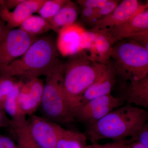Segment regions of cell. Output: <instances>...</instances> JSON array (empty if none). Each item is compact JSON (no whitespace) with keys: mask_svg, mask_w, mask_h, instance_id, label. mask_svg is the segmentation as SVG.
Masks as SVG:
<instances>
[{"mask_svg":"<svg viewBox=\"0 0 148 148\" xmlns=\"http://www.w3.org/2000/svg\"><path fill=\"white\" fill-rule=\"evenodd\" d=\"M148 120V111L126 103L98 121L86 125L85 134L92 144L106 139L120 141L135 137Z\"/></svg>","mask_w":148,"mask_h":148,"instance_id":"obj_1","label":"cell"},{"mask_svg":"<svg viewBox=\"0 0 148 148\" xmlns=\"http://www.w3.org/2000/svg\"><path fill=\"white\" fill-rule=\"evenodd\" d=\"M108 64L95 61L84 50L71 56L64 64V92L74 116L84 93L103 75Z\"/></svg>","mask_w":148,"mask_h":148,"instance_id":"obj_2","label":"cell"},{"mask_svg":"<svg viewBox=\"0 0 148 148\" xmlns=\"http://www.w3.org/2000/svg\"><path fill=\"white\" fill-rule=\"evenodd\" d=\"M54 39L51 36L42 37L36 41L20 58L7 66L2 74L29 79L46 76L59 59Z\"/></svg>","mask_w":148,"mask_h":148,"instance_id":"obj_3","label":"cell"},{"mask_svg":"<svg viewBox=\"0 0 148 148\" xmlns=\"http://www.w3.org/2000/svg\"><path fill=\"white\" fill-rule=\"evenodd\" d=\"M64 66L63 62L58 59L46 76L40 105L46 118L58 124H66L75 121L64 93Z\"/></svg>","mask_w":148,"mask_h":148,"instance_id":"obj_4","label":"cell"},{"mask_svg":"<svg viewBox=\"0 0 148 148\" xmlns=\"http://www.w3.org/2000/svg\"><path fill=\"white\" fill-rule=\"evenodd\" d=\"M111 58L116 77L124 84L137 82L148 75V52L131 40L114 45Z\"/></svg>","mask_w":148,"mask_h":148,"instance_id":"obj_5","label":"cell"},{"mask_svg":"<svg viewBox=\"0 0 148 148\" xmlns=\"http://www.w3.org/2000/svg\"><path fill=\"white\" fill-rule=\"evenodd\" d=\"M18 29L5 31L0 36V75L7 66L20 57L38 39Z\"/></svg>","mask_w":148,"mask_h":148,"instance_id":"obj_6","label":"cell"},{"mask_svg":"<svg viewBox=\"0 0 148 148\" xmlns=\"http://www.w3.org/2000/svg\"><path fill=\"white\" fill-rule=\"evenodd\" d=\"M125 103L111 94L93 98L82 104L74 114L75 120L87 125L99 120Z\"/></svg>","mask_w":148,"mask_h":148,"instance_id":"obj_7","label":"cell"},{"mask_svg":"<svg viewBox=\"0 0 148 148\" xmlns=\"http://www.w3.org/2000/svg\"><path fill=\"white\" fill-rule=\"evenodd\" d=\"M30 134L41 148H56L63 127L46 118L32 115L27 120Z\"/></svg>","mask_w":148,"mask_h":148,"instance_id":"obj_8","label":"cell"},{"mask_svg":"<svg viewBox=\"0 0 148 148\" xmlns=\"http://www.w3.org/2000/svg\"><path fill=\"white\" fill-rule=\"evenodd\" d=\"M108 38L112 45L125 39L148 32V6L141 10L129 20L117 27L98 31Z\"/></svg>","mask_w":148,"mask_h":148,"instance_id":"obj_9","label":"cell"},{"mask_svg":"<svg viewBox=\"0 0 148 148\" xmlns=\"http://www.w3.org/2000/svg\"><path fill=\"white\" fill-rule=\"evenodd\" d=\"M145 7L146 4H142L137 0L122 1L109 15L97 21L90 30L96 32L117 27L127 21Z\"/></svg>","mask_w":148,"mask_h":148,"instance_id":"obj_10","label":"cell"},{"mask_svg":"<svg viewBox=\"0 0 148 148\" xmlns=\"http://www.w3.org/2000/svg\"><path fill=\"white\" fill-rule=\"evenodd\" d=\"M23 84L18 95V103L26 115L31 116L41 103L44 84L38 78L30 79Z\"/></svg>","mask_w":148,"mask_h":148,"instance_id":"obj_11","label":"cell"},{"mask_svg":"<svg viewBox=\"0 0 148 148\" xmlns=\"http://www.w3.org/2000/svg\"><path fill=\"white\" fill-rule=\"evenodd\" d=\"M116 80L114 68L112 63L110 62L103 75L85 91L82 98L80 105L93 98L111 94Z\"/></svg>","mask_w":148,"mask_h":148,"instance_id":"obj_12","label":"cell"},{"mask_svg":"<svg viewBox=\"0 0 148 148\" xmlns=\"http://www.w3.org/2000/svg\"><path fill=\"white\" fill-rule=\"evenodd\" d=\"M84 29L75 24L65 27L58 32L57 44L62 55H73L82 51L80 46V38Z\"/></svg>","mask_w":148,"mask_h":148,"instance_id":"obj_13","label":"cell"},{"mask_svg":"<svg viewBox=\"0 0 148 148\" xmlns=\"http://www.w3.org/2000/svg\"><path fill=\"white\" fill-rule=\"evenodd\" d=\"M122 96L125 103L148 109V75L137 82L123 84Z\"/></svg>","mask_w":148,"mask_h":148,"instance_id":"obj_14","label":"cell"},{"mask_svg":"<svg viewBox=\"0 0 148 148\" xmlns=\"http://www.w3.org/2000/svg\"><path fill=\"white\" fill-rule=\"evenodd\" d=\"M46 0H24L11 11L6 25L9 30L15 29L35 12H38Z\"/></svg>","mask_w":148,"mask_h":148,"instance_id":"obj_15","label":"cell"},{"mask_svg":"<svg viewBox=\"0 0 148 148\" xmlns=\"http://www.w3.org/2000/svg\"><path fill=\"white\" fill-rule=\"evenodd\" d=\"M80 10L76 3L69 0L49 21L51 29L58 33L63 28L75 24Z\"/></svg>","mask_w":148,"mask_h":148,"instance_id":"obj_16","label":"cell"},{"mask_svg":"<svg viewBox=\"0 0 148 148\" xmlns=\"http://www.w3.org/2000/svg\"><path fill=\"white\" fill-rule=\"evenodd\" d=\"M24 83L17 82L5 102L4 110L11 118L12 122L17 123L26 121V115L20 109L18 103V94Z\"/></svg>","mask_w":148,"mask_h":148,"instance_id":"obj_17","label":"cell"},{"mask_svg":"<svg viewBox=\"0 0 148 148\" xmlns=\"http://www.w3.org/2000/svg\"><path fill=\"white\" fill-rule=\"evenodd\" d=\"M95 32L96 37L94 50L90 56L99 63L108 64L111 58L113 46L105 35L99 32Z\"/></svg>","mask_w":148,"mask_h":148,"instance_id":"obj_18","label":"cell"},{"mask_svg":"<svg viewBox=\"0 0 148 148\" xmlns=\"http://www.w3.org/2000/svg\"><path fill=\"white\" fill-rule=\"evenodd\" d=\"M85 134L63 128L56 148H84L87 145Z\"/></svg>","mask_w":148,"mask_h":148,"instance_id":"obj_19","label":"cell"},{"mask_svg":"<svg viewBox=\"0 0 148 148\" xmlns=\"http://www.w3.org/2000/svg\"><path fill=\"white\" fill-rule=\"evenodd\" d=\"M10 127L17 142L16 148H41L30 134L27 121L21 123L12 122Z\"/></svg>","mask_w":148,"mask_h":148,"instance_id":"obj_20","label":"cell"},{"mask_svg":"<svg viewBox=\"0 0 148 148\" xmlns=\"http://www.w3.org/2000/svg\"><path fill=\"white\" fill-rule=\"evenodd\" d=\"M19 29L32 36L43 34L51 29L49 22L42 17L32 15L23 21Z\"/></svg>","mask_w":148,"mask_h":148,"instance_id":"obj_21","label":"cell"},{"mask_svg":"<svg viewBox=\"0 0 148 148\" xmlns=\"http://www.w3.org/2000/svg\"><path fill=\"white\" fill-rule=\"evenodd\" d=\"M68 1L69 0H46L37 13L49 22Z\"/></svg>","mask_w":148,"mask_h":148,"instance_id":"obj_22","label":"cell"},{"mask_svg":"<svg viewBox=\"0 0 148 148\" xmlns=\"http://www.w3.org/2000/svg\"><path fill=\"white\" fill-rule=\"evenodd\" d=\"M17 82L13 77L4 74L0 75V107L4 109L7 97Z\"/></svg>","mask_w":148,"mask_h":148,"instance_id":"obj_23","label":"cell"},{"mask_svg":"<svg viewBox=\"0 0 148 148\" xmlns=\"http://www.w3.org/2000/svg\"><path fill=\"white\" fill-rule=\"evenodd\" d=\"M96 37V33L84 30L82 33L80 38V46L82 51L88 49L90 51L91 53L94 50V44Z\"/></svg>","mask_w":148,"mask_h":148,"instance_id":"obj_24","label":"cell"},{"mask_svg":"<svg viewBox=\"0 0 148 148\" xmlns=\"http://www.w3.org/2000/svg\"><path fill=\"white\" fill-rule=\"evenodd\" d=\"M98 9L81 8L79 14L81 20L84 24L93 27L98 21Z\"/></svg>","mask_w":148,"mask_h":148,"instance_id":"obj_25","label":"cell"},{"mask_svg":"<svg viewBox=\"0 0 148 148\" xmlns=\"http://www.w3.org/2000/svg\"><path fill=\"white\" fill-rule=\"evenodd\" d=\"M121 2L116 0H108L106 3L101 8H98L97 12L98 21L101 18L108 16L118 5Z\"/></svg>","mask_w":148,"mask_h":148,"instance_id":"obj_26","label":"cell"},{"mask_svg":"<svg viewBox=\"0 0 148 148\" xmlns=\"http://www.w3.org/2000/svg\"><path fill=\"white\" fill-rule=\"evenodd\" d=\"M130 142L138 141L148 148V120L146 122L139 133L129 140Z\"/></svg>","mask_w":148,"mask_h":148,"instance_id":"obj_27","label":"cell"},{"mask_svg":"<svg viewBox=\"0 0 148 148\" xmlns=\"http://www.w3.org/2000/svg\"><path fill=\"white\" fill-rule=\"evenodd\" d=\"M129 140H123L120 141H114L112 143L107 144H92V145H87L84 148H124L126 145L129 143Z\"/></svg>","mask_w":148,"mask_h":148,"instance_id":"obj_28","label":"cell"},{"mask_svg":"<svg viewBox=\"0 0 148 148\" xmlns=\"http://www.w3.org/2000/svg\"><path fill=\"white\" fill-rule=\"evenodd\" d=\"M108 0H78L76 3L81 7L98 9L104 5Z\"/></svg>","mask_w":148,"mask_h":148,"instance_id":"obj_29","label":"cell"},{"mask_svg":"<svg viewBox=\"0 0 148 148\" xmlns=\"http://www.w3.org/2000/svg\"><path fill=\"white\" fill-rule=\"evenodd\" d=\"M127 39L137 43L144 47L148 52V32L140 34Z\"/></svg>","mask_w":148,"mask_h":148,"instance_id":"obj_30","label":"cell"},{"mask_svg":"<svg viewBox=\"0 0 148 148\" xmlns=\"http://www.w3.org/2000/svg\"><path fill=\"white\" fill-rule=\"evenodd\" d=\"M16 147L10 138L0 134V148H16Z\"/></svg>","mask_w":148,"mask_h":148,"instance_id":"obj_31","label":"cell"},{"mask_svg":"<svg viewBox=\"0 0 148 148\" xmlns=\"http://www.w3.org/2000/svg\"><path fill=\"white\" fill-rule=\"evenodd\" d=\"M11 123V120L8 118L4 110L0 107V128L10 127Z\"/></svg>","mask_w":148,"mask_h":148,"instance_id":"obj_32","label":"cell"},{"mask_svg":"<svg viewBox=\"0 0 148 148\" xmlns=\"http://www.w3.org/2000/svg\"><path fill=\"white\" fill-rule=\"evenodd\" d=\"M24 0H5L6 6L9 10L16 8Z\"/></svg>","mask_w":148,"mask_h":148,"instance_id":"obj_33","label":"cell"},{"mask_svg":"<svg viewBox=\"0 0 148 148\" xmlns=\"http://www.w3.org/2000/svg\"><path fill=\"white\" fill-rule=\"evenodd\" d=\"M129 143H127L124 148H147L138 141L130 142L129 140Z\"/></svg>","mask_w":148,"mask_h":148,"instance_id":"obj_34","label":"cell"},{"mask_svg":"<svg viewBox=\"0 0 148 148\" xmlns=\"http://www.w3.org/2000/svg\"><path fill=\"white\" fill-rule=\"evenodd\" d=\"M6 28V25H5L4 21L0 19V36L5 31Z\"/></svg>","mask_w":148,"mask_h":148,"instance_id":"obj_35","label":"cell"}]
</instances>
